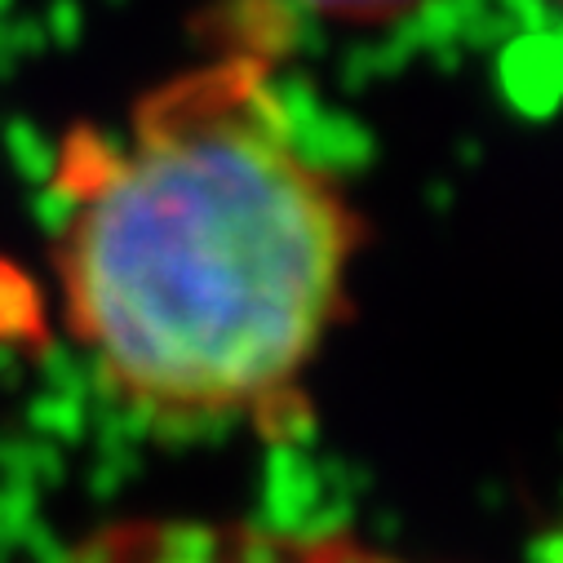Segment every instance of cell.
<instances>
[{"mask_svg": "<svg viewBox=\"0 0 563 563\" xmlns=\"http://www.w3.org/2000/svg\"><path fill=\"white\" fill-rule=\"evenodd\" d=\"M275 14L235 10L209 54L54 169L71 342L161 421H279L342 311L355 218L279 93Z\"/></svg>", "mask_w": 563, "mask_h": 563, "instance_id": "obj_1", "label": "cell"}, {"mask_svg": "<svg viewBox=\"0 0 563 563\" xmlns=\"http://www.w3.org/2000/svg\"><path fill=\"white\" fill-rule=\"evenodd\" d=\"M58 563H412L351 537L218 519H124L93 528Z\"/></svg>", "mask_w": 563, "mask_h": 563, "instance_id": "obj_2", "label": "cell"}, {"mask_svg": "<svg viewBox=\"0 0 563 563\" xmlns=\"http://www.w3.org/2000/svg\"><path fill=\"white\" fill-rule=\"evenodd\" d=\"M302 5L329 19H342V23H390V19L412 14L417 5H427V0H302Z\"/></svg>", "mask_w": 563, "mask_h": 563, "instance_id": "obj_3", "label": "cell"}]
</instances>
